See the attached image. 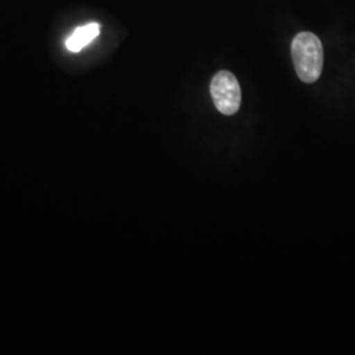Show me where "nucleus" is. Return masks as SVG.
<instances>
[{
	"label": "nucleus",
	"instance_id": "7ed1b4c3",
	"mask_svg": "<svg viewBox=\"0 0 355 355\" xmlns=\"http://www.w3.org/2000/svg\"><path fill=\"white\" fill-rule=\"evenodd\" d=\"M101 26L98 23H89L87 26H80L76 29V32L67 38L66 48L67 51L78 53L86 48L91 41L99 36Z\"/></svg>",
	"mask_w": 355,
	"mask_h": 355
},
{
	"label": "nucleus",
	"instance_id": "f03ea898",
	"mask_svg": "<svg viewBox=\"0 0 355 355\" xmlns=\"http://www.w3.org/2000/svg\"><path fill=\"white\" fill-rule=\"evenodd\" d=\"M211 95L216 108L223 114L232 116L241 107L242 94L237 78L230 71H218L211 82Z\"/></svg>",
	"mask_w": 355,
	"mask_h": 355
},
{
	"label": "nucleus",
	"instance_id": "f257e3e1",
	"mask_svg": "<svg viewBox=\"0 0 355 355\" xmlns=\"http://www.w3.org/2000/svg\"><path fill=\"white\" fill-rule=\"evenodd\" d=\"M292 61L297 76L304 83H315L324 67V48L312 32L296 35L291 46Z\"/></svg>",
	"mask_w": 355,
	"mask_h": 355
}]
</instances>
